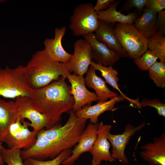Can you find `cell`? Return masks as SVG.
<instances>
[{"instance_id":"3","label":"cell","mask_w":165,"mask_h":165,"mask_svg":"<svg viewBox=\"0 0 165 165\" xmlns=\"http://www.w3.org/2000/svg\"><path fill=\"white\" fill-rule=\"evenodd\" d=\"M24 70L29 83L33 90L50 84L63 76L67 78L71 74L66 64L51 58L44 50L33 54Z\"/></svg>"},{"instance_id":"7","label":"cell","mask_w":165,"mask_h":165,"mask_svg":"<svg viewBox=\"0 0 165 165\" xmlns=\"http://www.w3.org/2000/svg\"><path fill=\"white\" fill-rule=\"evenodd\" d=\"M28 123L19 116L11 125L3 141L9 148L27 150L35 144L37 133L29 130Z\"/></svg>"},{"instance_id":"25","label":"cell","mask_w":165,"mask_h":165,"mask_svg":"<svg viewBox=\"0 0 165 165\" xmlns=\"http://www.w3.org/2000/svg\"><path fill=\"white\" fill-rule=\"evenodd\" d=\"M148 75L158 87H165V63L156 61L149 69Z\"/></svg>"},{"instance_id":"19","label":"cell","mask_w":165,"mask_h":165,"mask_svg":"<svg viewBox=\"0 0 165 165\" xmlns=\"http://www.w3.org/2000/svg\"><path fill=\"white\" fill-rule=\"evenodd\" d=\"M85 79L86 85L95 91L98 101H106L108 99L119 96L117 93L112 91L108 87L105 81L97 75L96 70L91 65Z\"/></svg>"},{"instance_id":"28","label":"cell","mask_w":165,"mask_h":165,"mask_svg":"<svg viewBox=\"0 0 165 165\" xmlns=\"http://www.w3.org/2000/svg\"><path fill=\"white\" fill-rule=\"evenodd\" d=\"M158 59L154 53L148 50L140 57L133 59V61L140 70L148 71Z\"/></svg>"},{"instance_id":"29","label":"cell","mask_w":165,"mask_h":165,"mask_svg":"<svg viewBox=\"0 0 165 165\" xmlns=\"http://www.w3.org/2000/svg\"><path fill=\"white\" fill-rule=\"evenodd\" d=\"M140 106L141 108L147 106L153 107L157 110L159 115L165 117V104L158 99H143L140 102Z\"/></svg>"},{"instance_id":"5","label":"cell","mask_w":165,"mask_h":165,"mask_svg":"<svg viewBox=\"0 0 165 165\" xmlns=\"http://www.w3.org/2000/svg\"><path fill=\"white\" fill-rule=\"evenodd\" d=\"M117 38L130 58L140 57L148 50L147 39L133 24L118 23L115 27Z\"/></svg>"},{"instance_id":"1","label":"cell","mask_w":165,"mask_h":165,"mask_svg":"<svg viewBox=\"0 0 165 165\" xmlns=\"http://www.w3.org/2000/svg\"><path fill=\"white\" fill-rule=\"evenodd\" d=\"M87 120L78 118L72 110L64 125L58 124L39 131L35 144L28 149L20 150L22 159H52L63 151L71 149L79 142L86 128Z\"/></svg>"},{"instance_id":"31","label":"cell","mask_w":165,"mask_h":165,"mask_svg":"<svg viewBox=\"0 0 165 165\" xmlns=\"http://www.w3.org/2000/svg\"><path fill=\"white\" fill-rule=\"evenodd\" d=\"M145 7L158 13L165 8V0H148Z\"/></svg>"},{"instance_id":"22","label":"cell","mask_w":165,"mask_h":165,"mask_svg":"<svg viewBox=\"0 0 165 165\" xmlns=\"http://www.w3.org/2000/svg\"><path fill=\"white\" fill-rule=\"evenodd\" d=\"M90 65L92 66L96 70L99 71L101 75L104 77L106 82L108 83L112 87L118 90L120 95L127 101H128L133 106L141 108L140 102L138 99H133L127 97L121 91L118 84L119 79L118 77V71L114 69L112 66L108 67L102 65L100 64L96 63L92 61L90 63Z\"/></svg>"},{"instance_id":"8","label":"cell","mask_w":165,"mask_h":165,"mask_svg":"<svg viewBox=\"0 0 165 165\" xmlns=\"http://www.w3.org/2000/svg\"><path fill=\"white\" fill-rule=\"evenodd\" d=\"M74 53L66 64L70 73L83 76L86 73L94 57L93 53L88 42L79 39L74 45Z\"/></svg>"},{"instance_id":"13","label":"cell","mask_w":165,"mask_h":165,"mask_svg":"<svg viewBox=\"0 0 165 165\" xmlns=\"http://www.w3.org/2000/svg\"><path fill=\"white\" fill-rule=\"evenodd\" d=\"M99 123L89 124L84 130L78 143L72 150L71 155L61 163L72 165L83 153L90 152L97 137Z\"/></svg>"},{"instance_id":"17","label":"cell","mask_w":165,"mask_h":165,"mask_svg":"<svg viewBox=\"0 0 165 165\" xmlns=\"http://www.w3.org/2000/svg\"><path fill=\"white\" fill-rule=\"evenodd\" d=\"M121 95L112 98L105 101H98L93 105H86L75 112L76 116L79 118L89 119L90 123L95 124L98 122V118L102 113L107 111L115 110L116 104L124 100Z\"/></svg>"},{"instance_id":"27","label":"cell","mask_w":165,"mask_h":165,"mask_svg":"<svg viewBox=\"0 0 165 165\" xmlns=\"http://www.w3.org/2000/svg\"><path fill=\"white\" fill-rule=\"evenodd\" d=\"M4 163L7 165H25L20 154V150L3 148L1 152Z\"/></svg>"},{"instance_id":"30","label":"cell","mask_w":165,"mask_h":165,"mask_svg":"<svg viewBox=\"0 0 165 165\" xmlns=\"http://www.w3.org/2000/svg\"><path fill=\"white\" fill-rule=\"evenodd\" d=\"M148 0H128L123 6V9L127 11L132 8H135L139 12L144 10Z\"/></svg>"},{"instance_id":"12","label":"cell","mask_w":165,"mask_h":165,"mask_svg":"<svg viewBox=\"0 0 165 165\" xmlns=\"http://www.w3.org/2000/svg\"><path fill=\"white\" fill-rule=\"evenodd\" d=\"M67 78L71 85V92L74 100L73 111L75 112L84 106L97 101L95 93L90 91L86 88L83 76L70 74Z\"/></svg>"},{"instance_id":"35","label":"cell","mask_w":165,"mask_h":165,"mask_svg":"<svg viewBox=\"0 0 165 165\" xmlns=\"http://www.w3.org/2000/svg\"></svg>"},{"instance_id":"11","label":"cell","mask_w":165,"mask_h":165,"mask_svg":"<svg viewBox=\"0 0 165 165\" xmlns=\"http://www.w3.org/2000/svg\"><path fill=\"white\" fill-rule=\"evenodd\" d=\"M112 127L111 125L104 124L103 122L99 123L97 137L90 152L92 157V165H99L104 160L110 162L116 161L110 152L111 144L107 138Z\"/></svg>"},{"instance_id":"32","label":"cell","mask_w":165,"mask_h":165,"mask_svg":"<svg viewBox=\"0 0 165 165\" xmlns=\"http://www.w3.org/2000/svg\"><path fill=\"white\" fill-rule=\"evenodd\" d=\"M156 32L164 35L165 34V10L158 13L156 23Z\"/></svg>"},{"instance_id":"24","label":"cell","mask_w":165,"mask_h":165,"mask_svg":"<svg viewBox=\"0 0 165 165\" xmlns=\"http://www.w3.org/2000/svg\"><path fill=\"white\" fill-rule=\"evenodd\" d=\"M147 48L154 53L160 61L165 63V37L160 33L156 32L147 39Z\"/></svg>"},{"instance_id":"9","label":"cell","mask_w":165,"mask_h":165,"mask_svg":"<svg viewBox=\"0 0 165 165\" xmlns=\"http://www.w3.org/2000/svg\"><path fill=\"white\" fill-rule=\"evenodd\" d=\"M19 116L23 120L26 119L28 122L29 127H32L33 131L37 133L45 128H50V122L47 117L32 106L30 97L20 96L15 98L14 101Z\"/></svg>"},{"instance_id":"21","label":"cell","mask_w":165,"mask_h":165,"mask_svg":"<svg viewBox=\"0 0 165 165\" xmlns=\"http://www.w3.org/2000/svg\"><path fill=\"white\" fill-rule=\"evenodd\" d=\"M15 103L0 96V141L3 142L11 125L19 117Z\"/></svg>"},{"instance_id":"18","label":"cell","mask_w":165,"mask_h":165,"mask_svg":"<svg viewBox=\"0 0 165 165\" xmlns=\"http://www.w3.org/2000/svg\"><path fill=\"white\" fill-rule=\"evenodd\" d=\"M94 32L95 37L98 40L116 52L120 57H129L120 44L115 33V27L112 24L99 20L98 27Z\"/></svg>"},{"instance_id":"10","label":"cell","mask_w":165,"mask_h":165,"mask_svg":"<svg viewBox=\"0 0 165 165\" xmlns=\"http://www.w3.org/2000/svg\"><path fill=\"white\" fill-rule=\"evenodd\" d=\"M145 125L144 122L137 127L128 124L125 127L124 132L121 134H113L110 132L108 133L107 138L112 146L111 155L114 159L123 163H129V161L125 155L126 146L131 138Z\"/></svg>"},{"instance_id":"34","label":"cell","mask_w":165,"mask_h":165,"mask_svg":"<svg viewBox=\"0 0 165 165\" xmlns=\"http://www.w3.org/2000/svg\"><path fill=\"white\" fill-rule=\"evenodd\" d=\"M2 142L0 141V165H3L4 163L1 154V151L4 148L2 145Z\"/></svg>"},{"instance_id":"15","label":"cell","mask_w":165,"mask_h":165,"mask_svg":"<svg viewBox=\"0 0 165 165\" xmlns=\"http://www.w3.org/2000/svg\"><path fill=\"white\" fill-rule=\"evenodd\" d=\"M66 27L56 28L53 38H46L44 41V49L48 56L53 60L65 64H67L72 54L66 52L62 44V40L65 34Z\"/></svg>"},{"instance_id":"14","label":"cell","mask_w":165,"mask_h":165,"mask_svg":"<svg viewBox=\"0 0 165 165\" xmlns=\"http://www.w3.org/2000/svg\"><path fill=\"white\" fill-rule=\"evenodd\" d=\"M84 39L90 45L93 54V59L95 62L103 66H113L120 57L116 51L108 47L105 43L98 40L94 33H90L83 36Z\"/></svg>"},{"instance_id":"2","label":"cell","mask_w":165,"mask_h":165,"mask_svg":"<svg viewBox=\"0 0 165 165\" xmlns=\"http://www.w3.org/2000/svg\"><path fill=\"white\" fill-rule=\"evenodd\" d=\"M66 79L61 76L45 86L32 90L29 97L33 107L49 119L50 128L59 124L64 113L72 110L74 100Z\"/></svg>"},{"instance_id":"20","label":"cell","mask_w":165,"mask_h":165,"mask_svg":"<svg viewBox=\"0 0 165 165\" xmlns=\"http://www.w3.org/2000/svg\"><path fill=\"white\" fill-rule=\"evenodd\" d=\"M120 1L114 0L108 9L97 12L99 20L110 24L115 23L133 24L138 18L136 12L125 15L116 10Z\"/></svg>"},{"instance_id":"6","label":"cell","mask_w":165,"mask_h":165,"mask_svg":"<svg viewBox=\"0 0 165 165\" xmlns=\"http://www.w3.org/2000/svg\"><path fill=\"white\" fill-rule=\"evenodd\" d=\"M90 3L80 4L75 8L70 18L69 28L73 35L83 36L94 32L99 24L97 14Z\"/></svg>"},{"instance_id":"16","label":"cell","mask_w":165,"mask_h":165,"mask_svg":"<svg viewBox=\"0 0 165 165\" xmlns=\"http://www.w3.org/2000/svg\"><path fill=\"white\" fill-rule=\"evenodd\" d=\"M140 154L150 165H165V134L153 139L152 142L141 146Z\"/></svg>"},{"instance_id":"4","label":"cell","mask_w":165,"mask_h":165,"mask_svg":"<svg viewBox=\"0 0 165 165\" xmlns=\"http://www.w3.org/2000/svg\"><path fill=\"white\" fill-rule=\"evenodd\" d=\"M25 73L24 66L11 68H0V96L14 99L20 96L30 97L32 90Z\"/></svg>"},{"instance_id":"33","label":"cell","mask_w":165,"mask_h":165,"mask_svg":"<svg viewBox=\"0 0 165 165\" xmlns=\"http://www.w3.org/2000/svg\"><path fill=\"white\" fill-rule=\"evenodd\" d=\"M114 0H97L96 5L94 6V9L97 13L107 9Z\"/></svg>"},{"instance_id":"23","label":"cell","mask_w":165,"mask_h":165,"mask_svg":"<svg viewBox=\"0 0 165 165\" xmlns=\"http://www.w3.org/2000/svg\"><path fill=\"white\" fill-rule=\"evenodd\" d=\"M157 14L145 7L141 16L134 22L135 27L147 39L156 32V23Z\"/></svg>"},{"instance_id":"26","label":"cell","mask_w":165,"mask_h":165,"mask_svg":"<svg viewBox=\"0 0 165 165\" xmlns=\"http://www.w3.org/2000/svg\"><path fill=\"white\" fill-rule=\"evenodd\" d=\"M72 151V149L64 151L55 158L47 161L28 158L24 160V163L25 165H60L71 155Z\"/></svg>"}]
</instances>
